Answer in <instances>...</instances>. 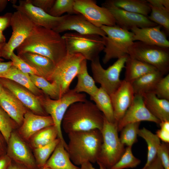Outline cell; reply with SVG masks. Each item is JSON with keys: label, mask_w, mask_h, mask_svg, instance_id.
<instances>
[{"label": "cell", "mask_w": 169, "mask_h": 169, "mask_svg": "<svg viewBox=\"0 0 169 169\" xmlns=\"http://www.w3.org/2000/svg\"><path fill=\"white\" fill-rule=\"evenodd\" d=\"M16 49L18 54L31 52L46 57L55 64L67 54L64 41L59 33L37 25Z\"/></svg>", "instance_id": "obj_1"}, {"label": "cell", "mask_w": 169, "mask_h": 169, "mask_svg": "<svg viewBox=\"0 0 169 169\" xmlns=\"http://www.w3.org/2000/svg\"><path fill=\"white\" fill-rule=\"evenodd\" d=\"M104 117L96 105L87 100L71 105L64 115L61 125L67 134L96 129L101 131Z\"/></svg>", "instance_id": "obj_2"}, {"label": "cell", "mask_w": 169, "mask_h": 169, "mask_svg": "<svg viewBox=\"0 0 169 169\" xmlns=\"http://www.w3.org/2000/svg\"><path fill=\"white\" fill-rule=\"evenodd\" d=\"M68 135L69 140L66 150L75 165L96 162L103 141L101 131L96 129L76 131Z\"/></svg>", "instance_id": "obj_3"}, {"label": "cell", "mask_w": 169, "mask_h": 169, "mask_svg": "<svg viewBox=\"0 0 169 169\" xmlns=\"http://www.w3.org/2000/svg\"><path fill=\"white\" fill-rule=\"evenodd\" d=\"M117 125L116 123L110 122L104 117L101 130L103 141L96 161L103 169H110L125 150L119 137Z\"/></svg>", "instance_id": "obj_4"}, {"label": "cell", "mask_w": 169, "mask_h": 169, "mask_svg": "<svg viewBox=\"0 0 169 169\" xmlns=\"http://www.w3.org/2000/svg\"><path fill=\"white\" fill-rule=\"evenodd\" d=\"M100 28L106 34L103 37L105 41V54L102 59L104 64L112 59H118L128 55L129 49L134 42V34L131 31L116 25H103Z\"/></svg>", "instance_id": "obj_5"}, {"label": "cell", "mask_w": 169, "mask_h": 169, "mask_svg": "<svg viewBox=\"0 0 169 169\" xmlns=\"http://www.w3.org/2000/svg\"><path fill=\"white\" fill-rule=\"evenodd\" d=\"M62 36L65 43L67 53L81 54L86 59L91 61L99 56L105 48L104 39L99 35L69 32Z\"/></svg>", "instance_id": "obj_6"}, {"label": "cell", "mask_w": 169, "mask_h": 169, "mask_svg": "<svg viewBox=\"0 0 169 169\" xmlns=\"http://www.w3.org/2000/svg\"><path fill=\"white\" fill-rule=\"evenodd\" d=\"M84 93H78L73 89H69L60 98L54 100L48 96L44 97L41 102L44 111L52 118L59 138L66 149L67 144L62 131L61 123L64 115L69 106L73 103L87 100Z\"/></svg>", "instance_id": "obj_7"}, {"label": "cell", "mask_w": 169, "mask_h": 169, "mask_svg": "<svg viewBox=\"0 0 169 169\" xmlns=\"http://www.w3.org/2000/svg\"><path fill=\"white\" fill-rule=\"evenodd\" d=\"M128 55L155 67L164 75L169 71V48L148 44L139 41L133 42Z\"/></svg>", "instance_id": "obj_8"}, {"label": "cell", "mask_w": 169, "mask_h": 169, "mask_svg": "<svg viewBox=\"0 0 169 169\" xmlns=\"http://www.w3.org/2000/svg\"><path fill=\"white\" fill-rule=\"evenodd\" d=\"M85 58L80 54L66 55L55 64L48 80L55 82L59 88L60 98L69 89L73 80L76 77L80 65Z\"/></svg>", "instance_id": "obj_9"}, {"label": "cell", "mask_w": 169, "mask_h": 169, "mask_svg": "<svg viewBox=\"0 0 169 169\" xmlns=\"http://www.w3.org/2000/svg\"><path fill=\"white\" fill-rule=\"evenodd\" d=\"M128 55L117 59L107 69L102 66L99 56L91 62V69L95 82L100 84L101 87L110 95L114 93L120 85L121 71L125 68Z\"/></svg>", "instance_id": "obj_10"}, {"label": "cell", "mask_w": 169, "mask_h": 169, "mask_svg": "<svg viewBox=\"0 0 169 169\" xmlns=\"http://www.w3.org/2000/svg\"><path fill=\"white\" fill-rule=\"evenodd\" d=\"M36 25L22 12L16 11L13 14L11 26L12 34L1 51V57L10 59L14 51L26 39Z\"/></svg>", "instance_id": "obj_11"}, {"label": "cell", "mask_w": 169, "mask_h": 169, "mask_svg": "<svg viewBox=\"0 0 169 169\" xmlns=\"http://www.w3.org/2000/svg\"><path fill=\"white\" fill-rule=\"evenodd\" d=\"M74 9L97 27L116 25L115 19L109 10L105 7L98 5L95 0H75Z\"/></svg>", "instance_id": "obj_12"}, {"label": "cell", "mask_w": 169, "mask_h": 169, "mask_svg": "<svg viewBox=\"0 0 169 169\" xmlns=\"http://www.w3.org/2000/svg\"><path fill=\"white\" fill-rule=\"evenodd\" d=\"M102 6L110 12L116 25L127 30H130L134 27L143 28L158 25L150 20L148 17L127 11L115 6L111 0L106 1Z\"/></svg>", "instance_id": "obj_13"}, {"label": "cell", "mask_w": 169, "mask_h": 169, "mask_svg": "<svg viewBox=\"0 0 169 169\" xmlns=\"http://www.w3.org/2000/svg\"><path fill=\"white\" fill-rule=\"evenodd\" d=\"M7 144L6 155L12 161L28 169L38 168L33 155L18 133L13 131Z\"/></svg>", "instance_id": "obj_14"}, {"label": "cell", "mask_w": 169, "mask_h": 169, "mask_svg": "<svg viewBox=\"0 0 169 169\" xmlns=\"http://www.w3.org/2000/svg\"><path fill=\"white\" fill-rule=\"evenodd\" d=\"M18 5L14 4L13 7L29 18L36 25L54 30L62 20L63 16L53 17L40 8L33 5L30 0H20Z\"/></svg>", "instance_id": "obj_15"}, {"label": "cell", "mask_w": 169, "mask_h": 169, "mask_svg": "<svg viewBox=\"0 0 169 169\" xmlns=\"http://www.w3.org/2000/svg\"><path fill=\"white\" fill-rule=\"evenodd\" d=\"M54 30L60 33L67 31H74L82 34H95L104 37L105 32L90 22L80 14H67L63 16L62 20Z\"/></svg>", "instance_id": "obj_16"}, {"label": "cell", "mask_w": 169, "mask_h": 169, "mask_svg": "<svg viewBox=\"0 0 169 169\" xmlns=\"http://www.w3.org/2000/svg\"><path fill=\"white\" fill-rule=\"evenodd\" d=\"M146 121L159 125L161 121L154 116L146 107L141 95H135L132 103L124 115L117 124V130L120 131L129 124Z\"/></svg>", "instance_id": "obj_17"}, {"label": "cell", "mask_w": 169, "mask_h": 169, "mask_svg": "<svg viewBox=\"0 0 169 169\" xmlns=\"http://www.w3.org/2000/svg\"><path fill=\"white\" fill-rule=\"evenodd\" d=\"M0 82L4 88L13 94L24 106L32 112L37 115H46L40 100L29 90L8 79L0 78Z\"/></svg>", "instance_id": "obj_18"}, {"label": "cell", "mask_w": 169, "mask_h": 169, "mask_svg": "<svg viewBox=\"0 0 169 169\" xmlns=\"http://www.w3.org/2000/svg\"><path fill=\"white\" fill-rule=\"evenodd\" d=\"M134 96L131 84L124 80L117 90L110 95L115 122L117 124L131 105Z\"/></svg>", "instance_id": "obj_19"}, {"label": "cell", "mask_w": 169, "mask_h": 169, "mask_svg": "<svg viewBox=\"0 0 169 169\" xmlns=\"http://www.w3.org/2000/svg\"><path fill=\"white\" fill-rule=\"evenodd\" d=\"M52 125H54V123L50 115H39L27 111L18 133L23 140H29L39 131Z\"/></svg>", "instance_id": "obj_20"}, {"label": "cell", "mask_w": 169, "mask_h": 169, "mask_svg": "<svg viewBox=\"0 0 169 169\" xmlns=\"http://www.w3.org/2000/svg\"><path fill=\"white\" fill-rule=\"evenodd\" d=\"M161 28L158 25L143 28L134 27L130 30L134 34V42L139 41L150 45L169 48V41L161 30Z\"/></svg>", "instance_id": "obj_21"}, {"label": "cell", "mask_w": 169, "mask_h": 169, "mask_svg": "<svg viewBox=\"0 0 169 169\" xmlns=\"http://www.w3.org/2000/svg\"><path fill=\"white\" fill-rule=\"evenodd\" d=\"M0 106L16 124L22 125L27 110L13 94L4 87L0 94Z\"/></svg>", "instance_id": "obj_22"}, {"label": "cell", "mask_w": 169, "mask_h": 169, "mask_svg": "<svg viewBox=\"0 0 169 169\" xmlns=\"http://www.w3.org/2000/svg\"><path fill=\"white\" fill-rule=\"evenodd\" d=\"M18 55L35 68L41 76L48 80L52 73L55 64L50 59L31 52L18 54Z\"/></svg>", "instance_id": "obj_23"}, {"label": "cell", "mask_w": 169, "mask_h": 169, "mask_svg": "<svg viewBox=\"0 0 169 169\" xmlns=\"http://www.w3.org/2000/svg\"><path fill=\"white\" fill-rule=\"evenodd\" d=\"M142 96L146 107L154 116L161 121L169 120V100L158 98L154 93Z\"/></svg>", "instance_id": "obj_24"}, {"label": "cell", "mask_w": 169, "mask_h": 169, "mask_svg": "<svg viewBox=\"0 0 169 169\" xmlns=\"http://www.w3.org/2000/svg\"><path fill=\"white\" fill-rule=\"evenodd\" d=\"M43 167L53 169H79L71 160L62 142L60 141Z\"/></svg>", "instance_id": "obj_25"}, {"label": "cell", "mask_w": 169, "mask_h": 169, "mask_svg": "<svg viewBox=\"0 0 169 169\" xmlns=\"http://www.w3.org/2000/svg\"><path fill=\"white\" fill-rule=\"evenodd\" d=\"M164 75L157 70L147 73L133 82L131 84L135 95L154 93L156 84Z\"/></svg>", "instance_id": "obj_26"}, {"label": "cell", "mask_w": 169, "mask_h": 169, "mask_svg": "<svg viewBox=\"0 0 169 169\" xmlns=\"http://www.w3.org/2000/svg\"><path fill=\"white\" fill-rule=\"evenodd\" d=\"M124 80L131 83L143 75L157 70L154 67L128 56L125 64Z\"/></svg>", "instance_id": "obj_27"}, {"label": "cell", "mask_w": 169, "mask_h": 169, "mask_svg": "<svg viewBox=\"0 0 169 169\" xmlns=\"http://www.w3.org/2000/svg\"><path fill=\"white\" fill-rule=\"evenodd\" d=\"M76 77L78 81L74 90L78 93H86L90 97L93 95L99 88L96 86L93 78L88 73L87 60L85 59L81 62Z\"/></svg>", "instance_id": "obj_28"}, {"label": "cell", "mask_w": 169, "mask_h": 169, "mask_svg": "<svg viewBox=\"0 0 169 169\" xmlns=\"http://www.w3.org/2000/svg\"><path fill=\"white\" fill-rule=\"evenodd\" d=\"M0 78L9 79L20 84L35 95H40L41 91L33 84L29 74L23 73L13 65Z\"/></svg>", "instance_id": "obj_29"}, {"label": "cell", "mask_w": 169, "mask_h": 169, "mask_svg": "<svg viewBox=\"0 0 169 169\" xmlns=\"http://www.w3.org/2000/svg\"><path fill=\"white\" fill-rule=\"evenodd\" d=\"M90 100L94 101L98 109L109 122L116 123L110 95L102 88H98L97 91Z\"/></svg>", "instance_id": "obj_30"}, {"label": "cell", "mask_w": 169, "mask_h": 169, "mask_svg": "<svg viewBox=\"0 0 169 169\" xmlns=\"http://www.w3.org/2000/svg\"><path fill=\"white\" fill-rule=\"evenodd\" d=\"M138 135L143 138L147 146V160L144 166L141 169H146L157 156L158 148L161 144L160 140L156 134L143 127L139 129Z\"/></svg>", "instance_id": "obj_31"}, {"label": "cell", "mask_w": 169, "mask_h": 169, "mask_svg": "<svg viewBox=\"0 0 169 169\" xmlns=\"http://www.w3.org/2000/svg\"><path fill=\"white\" fill-rule=\"evenodd\" d=\"M115 6L129 12L148 17L151 9L145 0H111Z\"/></svg>", "instance_id": "obj_32"}, {"label": "cell", "mask_w": 169, "mask_h": 169, "mask_svg": "<svg viewBox=\"0 0 169 169\" xmlns=\"http://www.w3.org/2000/svg\"><path fill=\"white\" fill-rule=\"evenodd\" d=\"M57 130L54 125L44 128L39 131L29 139L30 144L33 149L46 145L58 138Z\"/></svg>", "instance_id": "obj_33"}, {"label": "cell", "mask_w": 169, "mask_h": 169, "mask_svg": "<svg viewBox=\"0 0 169 169\" xmlns=\"http://www.w3.org/2000/svg\"><path fill=\"white\" fill-rule=\"evenodd\" d=\"M30 78L34 85L41 89L45 95L51 98L56 100L60 98V91L55 82H50L44 77L33 74H29Z\"/></svg>", "instance_id": "obj_34"}, {"label": "cell", "mask_w": 169, "mask_h": 169, "mask_svg": "<svg viewBox=\"0 0 169 169\" xmlns=\"http://www.w3.org/2000/svg\"><path fill=\"white\" fill-rule=\"evenodd\" d=\"M60 141L57 138L46 145L33 149V156L38 168L44 166Z\"/></svg>", "instance_id": "obj_35"}, {"label": "cell", "mask_w": 169, "mask_h": 169, "mask_svg": "<svg viewBox=\"0 0 169 169\" xmlns=\"http://www.w3.org/2000/svg\"><path fill=\"white\" fill-rule=\"evenodd\" d=\"M140 124L139 122L129 124L122 129L120 131L119 138L124 145L132 147L137 141V136Z\"/></svg>", "instance_id": "obj_36"}, {"label": "cell", "mask_w": 169, "mask_h": 169, "mask_svg": "<svg viewBox=\"0 0 169 169\" xmlns=\"http://www.w3.org/2000/svg\"><path fill=\"white\" fill-rule=\"evenodd\" d=\"M151 12L149 19L169 31V9L154 6L149 3Z\"/></svg>", "instance_id": "obj_37"}, {"label": "cell", "mask_w": 169, "mask_h": 169, "mask_svg": "<svg viewBox=\"0 0 169 169\" xmlns=\"http://www.w3.org/2000/svg\"><path fill=\"white\" fill-rule=\"evenodd\" d=\"M131 148L127 146L120 159L110 169L133 168L139 165L141 161L134 156Z\"/></svg>", "instance_id": "obj_38"}, {"label": "cell", "mask_w": 169, "mask_h": 169, "mask_svg": "<svg viewBox=\"0 0 169 169\" xmlns=\"http://www.w3.org/2000/svg\"><path fill=\"white\" fill-rule=\"evenodd\" d=\"M75 0H55L49 14L56 17L61 16L64 13L68 14H78L74 9Z\"/></svg>", "instance_id": "obj_39"}, {"label": "cell", "mask_w": 169, "mask_h": 169, "mask_svg": "<svg viewBox=\"0 0 169 169\" xmlns=\"http://www.w3.org/2000/svg\"><path fill=\"white\" fill-rule=\"evenodd\" d=\"M13 120L0 107V132L7 144L12 132L15 127Z\"/></svg>", "instance_id": "obj_40"}, {"label": "cell", "mask_w": 169, "mask_h": 169, "mask_svg": "<svg viewBox=\"0 0 169 169\" xmlns=\"http://www.w3.org/2000/svg\"><path fill=\"white\" fill-rule=\"evenodd\" d=\"M10 59L11 60L13 65L21 71L29 74L41 76L39 73L35 68L16 55L14 52L11 54Z\"/></svg>", "instance_id": "obj_41"}, {"label": "cell", "mask_w": 169, "mask_h": 169, "mask_svg": "<svg viewBox=\"0 0 169 169\" xmlns=\"http://www.w3.org/2000/svg\"><path fill=\"white\" fill-rule=\"evenodd\" d=\"M154 93L159 98L169 100V74L163 77L158 81Z\"/></svg>", "instance_id": "obj_42"}, {"label": "cell", "mask_w": 169, "mask_h": 169, "mask_svg": "<svg viewBox=\"0 0 169 169\" xmlns=\"http://www.w3.org/2000/svg\"><path fill=\"white\" fill-rule=\"evenodd\" d=\"M159 158L164 169H169V144L162 142L160 144L157 151Z\"/></svg>", "instance_id": "obj_43"}, {"label": "cell", "mask_w": 169, "mask_h": 169, "mask_svg": "<svg viewBox=\"0 0 169 169\" xmlns=\"http://www.w3.org/2000/svg\"><path fill=\"white\" fill-rule=\"evenodd\" d=\"M32 4L49 13L55 0H30Z\"/></svg>", "instance_id": "obj_44"}, {"label": "cell", "mask_w": 169, "mask_h": 169, "mask_svg": "<svg viewBox=\"0 0 169 169\" xmlns=\"http://www.w3.org/2000/svg\"><path fill=\"white\" fill-rule=\"evenodd\" d=\"M13 13H7L0 16V31L3 32L11 25Z\"/></svg>", "instance_id": "obj_45"}, {"label": "cell", "mask_w": 169, "mask_h": 169, "mask_svg": "<svg viewBox=\"0 0 169 169\" xmlns=\"http://www.w3.org/2000/svg\"><path fill=\"white\" fill-rule=\"evenodd\" d=\"M146 1L152 6L169 9V0H147Z\"/></svg>", "instance_id": "obj_46"}, {"label": "cell", "mask_w": 169, "mask_h": 169, "mask_svg": "<svg viewBox=\"0 0 169 169\" xmlns=\"http://www.w3.org/2000/svg\"><path fill=\"white\" fill-rule=\"evenodd\" d=\"M156 135L163 142L169 143V132L162 129H160L157 131Z\"/></svg>", "instance_id": "obj_47"}, {"label": "cell", "mask_w": 169, "mask_h": 169, "mask_svg": "<svg viewBox=\"0 0 169 169\" xmlns=\"http://www.w3.org/2000/svg\"><path fill=\"white\" fill-rule=\"evenodd\" d=\"M11 161V160L6 154L1 156L0 169H7Z\"/></svg>", "instance_id": "obj_48"}, {"label": "cell", "mask_w": 169, "mask_h": 169, "mask_svg": "<svg viewBox=\"0 0 169 169\" xmlns=\"http://www.w3.org/2000/svg\"><path fill=\"white\" fill-rule=\"evenodd\" d=\"M7 143L0 132V157L6 154Z\"/></svg>", "instance_id": "obj_49"}, {"label": "cell", "mask_w": 169, "mask_h": 169, "mask_svg": "<svg viewBox=\"0 0 169 169\" xmlns=\"http://www.w3.org/2000/svg\"><path fill=\"white\" fill-rule=\"evenodd\" d=\"M146 169H164L159 158L156 156L151 163Z\"/></svg>", "instance_id": "obj_50"}, {"label": "cell", "mask_w": 169, "mask_h": 169, "mask_svg": "<svg viewBox=\"0 0 169 169\" xmlns=\"http://www.w3.org/2000/svg\"><path fill=\"white\" fill-rule=\"evenodd\" d=\"M2 61L0 60V77L13 65L11 61L7 62H3Z\"/></svg>", "instance_id": "obj_51"}, {"label": "cell", "mask_w": 169, "mask_h": 169, "mask_svg": "<svg viewBox=\"0 0 169 169\" xmlns=\"http://www.w3.org/2000/svg\"><path fill=\"white\" fill-rule=\"evenodd\" d=\"M7 169H28L25 167L12 161Z\"/></svg>", "instance_id": "obj_52"}, {"label": "cell", "mask_w": 169, "mask_h": 169, "mask_svg": "<svg viewBox=\"0 0 169 169\" xmlns=\"http://www.w3.org/2000/svg\"><path fill=\"white\" fill-rule=\"evenodd\" d=\"M79 169H96L92 166V163L89 162H86L80 165ZM100 169H103L100 167Z\"/></svg>", "instance_id": "obj_53"}, {"label": "cell", "mask_w": 169, "mask_h": 169, "mask_svg": "<svg viewBox=\"0 0 169 169\" xmlns=\"http://www.w3.org/2000/svg\"><path fill=\"white\" fill-rule=\"evenodd\" d=\"M159 125L160 129L169 132V120L161 121Z\"/></svg>", "instance_id": "obj_54"}, {"label": "cell", "mask_w": 169, "mask_h": 169, "mask_svg": "<svg viewBox=\"0 0 169 169\" xmlns=\"http://www.w3.org/2000/svg\"><path fill=\"white\" fill-rule=\"evenodd\" d=\"M9 1L8 0H0V12L5 9Z\"/></svg>", "instance_id": "obj_55"}, {"label": "cell", "mask_w": 169, "mask_h": 169, "mask_svg": "<svg viewBox=\"0 0 169 169\" xmlns=\"http://www.w3.org/2000/svg\"><path fill=\"white\" fill-rule=\"evenodd\" d=\"M6 43V38L3 32L0 31V44Z\"/></svg>", "instance_id": "obj_56"}, {"label": "cell", "mask_w": 169, "mask_h": 169, "mask_svg": "<svg viewBox=\"0 0 169 169\" xmlns=\"http://www.w3.org/2000/svg\"><path fill=\"white\" fill-rule=\"evenodd\" d=\"M6 43L0 44V57H1V51L4 45ZM0 60L3 61V60L0 58Z\"/></svg>", "instance_id": "obj_57"}, {"label": "cell", "mask_w": 169, "mask_h": 169, "mask_svg": "<svg viewBox=\"0 0 169 169\" xmlns=\"http://www.w3.org/2000/svg\"><path fill=\"white\" fill-rule=\"evenodd\" d=\"M37 169H53L49 167H42L41 168H37Z\"/></svg>", "instance_id": "obj_58"}, {"label": "cell", "mask_w": 169, "mask_h": 169, "mask_svg": "<svg viewBox=\"0 0 169 169\" xmlns=\"http://www.w3.org/2000/svg\"><path fill=\"white\" fill-rule=\"evenodd\" d=\"M3 87L0 82V94L1 92L3 89Z\"/></svg>", "instance_id": "obj_59"}]
</instances>
